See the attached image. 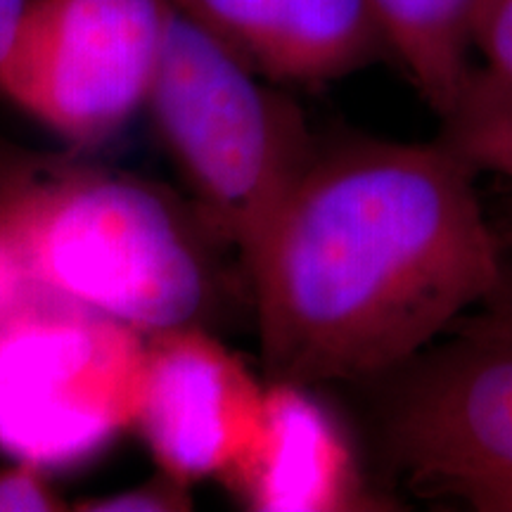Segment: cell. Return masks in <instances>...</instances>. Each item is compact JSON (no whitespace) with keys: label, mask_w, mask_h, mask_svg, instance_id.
I'll list each match as a JSON object with an SVG mask.
<instances>
[{"label":"cell","mask_w":512,"mask_h":512,"mask_svg":"<svg viewBox=\"0 0 512 512\" xmlns=\"http://www.w3.org/2000/svg\"><path fill=\"white\" fill-rule=\"evenodd\" d=\"M311 389L266 380L259 432L221 477L242 508L323 512L370 503L342 427Z\"/></svg>","instance_id":"obj_9"},{"label":"cell","mask_w":512,"mask_h":512,"mask_svg":"<svg viewBox=\"0 0 512 512\" xmlns=\"http://www.w3.org/2000/svg\"><path fill=\"white\" fill-rule=\"evenodd\" d=\"M29 0H0V74H3L5 62L15 43V36L22 24L24 12H27Z\"/></svg>","instance_id":"obj_16"},{"label":"cell","mask_w":512,"mask_h":512,"mask_svg":"<svg viewBox=\"0 0 512 512\" xmlns=\"http://www.w3.org/2000/svg\"><path fill=\"white\" fill-rule=\"evenodd\" d=\"M278 86H323L389 53L370 0H169Z\"/></svg>","instance_id":"obj_8"},{"label":"cell","mask_w":512,"mask_h":512,"mask_svg":"<svg viewBox=\"0 0 512 512\" xmlns=\"http://www.w3.org/2000/svg\"><path fill=\"white\" fill-rule=\"evenodd\" d=\"M0 219L48 297L145 337L197 325L207 309L211 278L200 245L147 185L55 176L0 202Z\"/></svg>","instance_id":"obj_2"},{"label":"cell","mask_w":512,"mask_h":512,"mask_svg":"<svg viewBox=\"0 0 512 512\" xmlns=\"http://www.w3.org/2000/svg\"><path fill=\"white\" fill-rule=\"evenodd\" d=\"M72 508L83 512H183L192 508V496L190 484L157 472L152 479L131 489L81 498Z\"/></svg>","instance_id":"obj_12"},{"label":"cell","mask_w":512,"mask_h":512,"mask_svg":"<svg viewBox=\"0 0 512 512\" xmlns=\"http://www.w3.org/2000/svg\"><path fill=\"white\" fill-rule=\"evenodd\" d=\"M475 50L482 57L479 72L512 86V0H484L477 17Z\"/></svg>","instance_id":"obj_13"},{"label":"cell","mask_w":512,"mask_h":512,"mask_svg":"<svg viewBox=\"0 0 512 512\" xmlns=\"http://www.w3.org/2000/svg\"><path fill=\"white\" fill-rule=\"evenodd\" d=\"M147 110L204 226L249 268L316 157L297 102L174 10Z\"/></svg>","instance_id":"obj_3"},{"label":"cell","mask_w":512,"mask_h":512,"mask_svg":"<svg viewBox=\"0 0 512 512\" xmlns=\"http://www.w3.org/2000/svg\"><path fill=\"white\" fill-rule=\"evenodd\" d=\"M264 403L266 382L197 325L147 337L136 430L164 475L221 479L252 446Z\"/></svg>","instance_id":"obj_7"},{"label":"cell","mask_w":512,"mask_h":512,"mask_svg":"<svg viewBox=\"0 0 512 512\" xmlns=\"http://www.w3.org/2000/svg\"><path fill=\"white\" fill-rule=\"evenodd\" d=\"M439 138L477 174L512 181V86L475 69L456 107L441 119Z\"/></svg>","instance_id":"obj_11"},{"label":"cell","mask_w":512,"mask_h":512,"mask_svg":"<svg viewBox=\"0 0 512 512\" xmlns=\"http://www.w3.org/2000/svg\"><path fill=\"white\" fill-rule=\"evenodd\" d=\"M69 503L48 482L46 470L17 463L0 467V512H57Z\"/></svg>","instance_id":"obj_14"},{"label":"cell","mask_w":512,"mask_h":512,"mask_svg":"<svg viewBox=\"0 0 512 512\" xmlns=\"http://www.w3.org/2000/svg\"><path fill=\"white\" fill-rule=\"evenodd\" d=\"M396 373L382 411L394 470L422 494L512 512V320Z\"/></svg>","instance_id":"obj_6"},{"label":"cell","mask_w":512,"mask_h":512,"mask_svg":"<svg viewBox=\"0 0 512 512\" xmlns=\"http://www.w3.org/2000/svg\"><path fill=\"white\" fill-rule=\"evenodd\" d=\"M147 370L143 332L43 297L0 325V451L60 470L136 430Z\"/></svg>","instance_id":"obj_4"},{"label":"cell","mask_w":512,"mask_h":512,"mask_svg":"<svg viewBox=\"0 0 512 512\" xmlns=\"http://www.w3.org/2000/svg\"><path fill=\"white\" fill-rule=\"evenodd\" d=\"M444 140L313 157L249 264L266 380L389 377L503 287V235Z\"/></svg>","instance_id":"obj_1"},{"label":"cell","mask_w":512,"mask_h":512,"mask_svg":"<svg viewBox=\"0 0 512 512\" xmlns=\"http://www.w3.org/2000/svg\"><path fill=\"white\" fill-rule=\"evenodd\" d=\"M169 0H29L0 95L74 145H100L147 110Z\"/></svg>","instance_id":"obj_5"},{"label":"cell","mask_w":512,"mask_h":512,"mask_svg":"<svg viewBox=\"0 0 512 512\" xmlns=\"http://www.w3.org/2000/svg\"><path fill=\"white\" fill-rule=\"evenodd\" d=\"M484 0H370L389 53L430 110L444 119L475 69L477 17Z\"/></svg>","instance_id":"obj_10"},{"label":"cell","mask_w":512,"mask_h":512,"mask_svg":"<svg viewBox=\"0 0 512 512\" xmlns=\"http://www.w3.org/2000/svg\"><path fill=\"white\" fill-rule=\"evenodd\" d=\"M43 297L48 294L38 287L17 240L0 219V325Z\"/></svg>","instance_id":"obj_15"}]
</instances>
